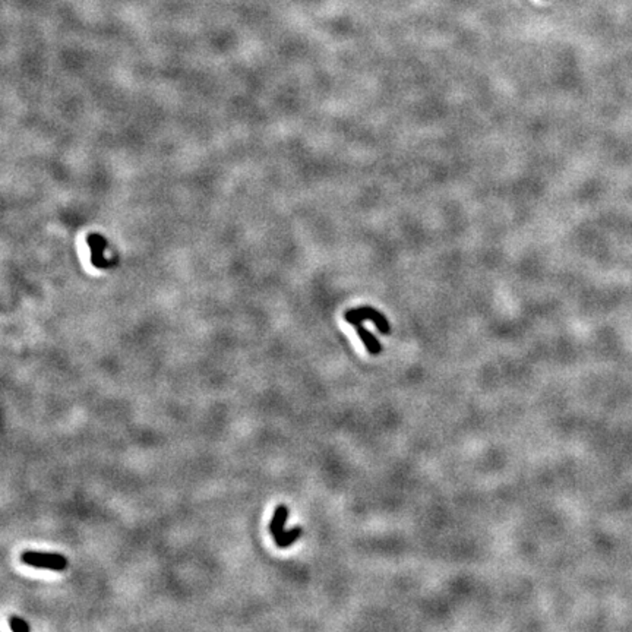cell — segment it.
Returning <instances> with one entry per match:
<instances>
[{
	"label": "cell",
	"instance_id": "2",
	"mask_svg": "<svg viewBox=\"0 0 632 632\" xmlns=\"http://www.w3.org/2000/svg\"><path fill=\"white\" fill-rule=\"evenodd\" d=\"M344 319L350 325H357L363 323L364 321H371L376 325V328L379 330L381 334L383 335L391 334V325L388 319H386V316H383L379 311L371 308V306H360V308L356 309H349L344 314Z\"/></svg>",
	"mask_w": 632,
	"mask_h": 632
},
{
	"label": "cell",
	"instance_id": "5",
	"mask_svg": "<svg viewBox=\"0 0 632 632\" xmlns=\"http://www.w3.org/2000/svg\"><path fill=\"white\" fill-rule=\"evenodd\" d=\"M302 535H303L302 525H294L292 530H284L280 536L274 537L275 546L280 549H287V547L293 546L300 539Z\"/></svg>",
	"mask_w": 632,
	"mask_h": 632
},
{
	"label": "cell",
	"instance_id": "6",
	"mask_svg": "<svg viewBox=\"0 0 632 632\" xmlns=\"http://www.w3.org/2000/svg\"><path fill=\"white\" fill-rule=\"evenodd\" d=\"M8 624H9L11 629L13 632H30L31 631V626H30V624L25 619L19 618V616H15V615L9 616Z\"/></svg>",
	"mask_w": 632,
	"mask_h": 632
},
{
	"label": "cell",
	"instance_id": "3",
	"mask_svg": "<svg viewBox=\"0 0 632 632\" xmlns=\"http://www.w3.org/2000/svg\"><path fill=\"white\" fill-rule=\"evenodd\" d=\"M289 515H290V511H289L287 505L280 503L275 508L274 515H273L271 523L268 525V530H270V533H271L273 537H277V536H280L284 532V527H285V523H287V520H289Z\"/></svg>",
	"mask_w": 632,
	"mask_h": 632
},
{
	"label": "cell",
	"instance_id": "1",
	"mask_svg": "<svg viewBox=\"0 0 632 632\" xmlns=\"http://www.w3.org/2000/svg\"><path fill=\"white\" fill-rule=\"evenodd\" d=\"M24 565L38 568V569H50L62 573L69 565L66 556L60 554H47V552H35V550H25L19 556Z\"/></svg>",
	"mask_w": 632,
	"mask_h": 632
},
{
	"label": "cell",
	"instance_id": "4",
	"mask_svg": "<svg viewBox=\"0 0 632 632\" xmlns=\"http://www.w3.org/2000/svg\"><path fill=\"white\" fill-rule=\"evenodd\" d=\"M354 328H356V333H357L359 338H360L362 342L364 344V347L368 349L369 354H372V356H378V354H381V352H382V344L379 342V340H378L371 331L366 330V328L363 327V323H357V325H354Z\"/></svg>",
	"mask_w": 632,
	"mask_h": 632
}]
</instances>
